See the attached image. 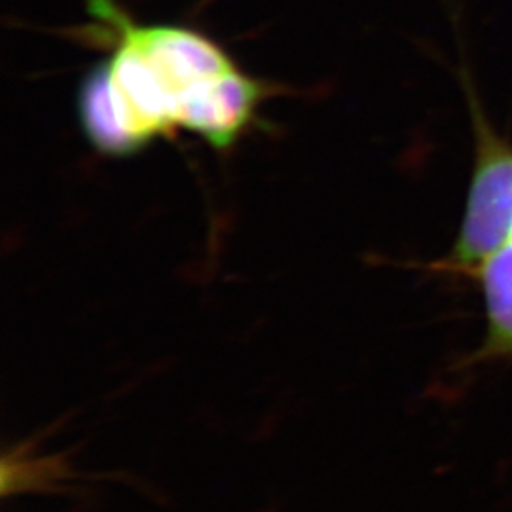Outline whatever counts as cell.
<instances>
[{
  "label": "cell",
  "instance_id": "1",
  "mask_svg": "<svg viewBox=\"0 0 512 512\" xmlns=\"http://www.w3.org/2000/svg\"><path fill=\"white\" fill-rule=\"evenodd\" d=\"M109 40L76 93L78 122L99 154L126 158L175 131L228 150L253 126L264 86L213 38L173 23H139L114 0H88Z\"/></svg>",
  "mask_w": 512,
  "mask_h": 512
},
{
  "label": "cell",
  "instance_id": "2",
  "mask_svg": "<svg viewBox=\"0 0 512 512\" xmlns=\"http://www.w3.org/2000/svg\"><path fill=\"white\" fill-rule=\"evenodd\" d=\"M512 238V148L480 129L475 175L452 262L480 266Z\"/></svg>",
  "mask_w": 512,
  "mask_h": 512
},
{
  "label": "cell",
  "instance_id": "3",
  "mask_svg": "<svg viewBox=\"0 0 512 512\" xmlns=\"http://www.w3.org/2000/svg\"><path fill=\"white\" fill-rule=\"evenodd\" d=\"M486 298V357H512V243L480 266Z\"/></svg>",
  "mask_w": 512,
  "mask_h": 512
},
{
  "label": "cell",
  "instance_id": "4",
  "mask_svg": "<svg viewBox=\"0 0 512 512\" xmlns=\"http://www.w3.org/2000/svg\"><path fill=\"white\" fill-rule=\"evenodd\" d=\"M67 463L61 458H31L29 448L19 446L2 459V492L21 494L27 490H50L69 478Z\"/></svg>",
  "mask_w": 512,
  "mask_h": 512
},
{
  "label": "cell",
  "instance_id": "5",
  "mask_svg": "<svg viewBox=\"0 0 512 512\" xmlns=\"http://www.w3.org/2000/svg\"><path fill=\"white\" fill-rule=\"evenodd\" d=\"M509 243H512V238H511V241H509Z\"/></svg>",
  "mask_w": 512,
  "mask_h": 512
}]
</instances>
